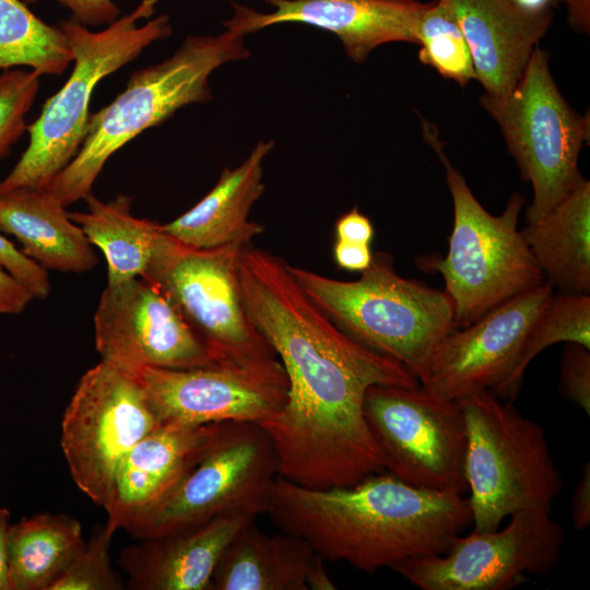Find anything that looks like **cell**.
I'll return each mask as SVG.
<instances>
[{
  "mask_svg": "<svg viewBox=\"0 0 590 590\" xmlns=\"http://www.w3.org/2000/svg\"><path fill=\"white\" fill-rule=\"evenodd\" d=\"M239 284L250 321L287 377L284 406L259 423L273 442L278 475L330 488L382 471V455L364 414L366 392L374 385L415 387L416 376L339 328L279 256L245 246Z\"/></svg>",
  "mask_w": 590,
  "mask_h": 590,
  "instance_id": "cell-1",
  "label": "cell"
},
{
  "mask_svg": "<svg viewBox=\"0 0 590 590\" xmlns=\"http://www.w3.org/2000/svg\"><path fill=\"white\" fill-rule=\"evenodd\" d=\"M323 560L371 573L410 558L441 555L472 522L468 498L370 474L350 486L306 487L276 476L266 511Z\"/></svg>",
  "mask_w": 590,
  "mask_h": 590,
  "instance_id": "cell-2",
  "label": "cell"
},
{
  "mask_svg": "<svg viewBox=\"0 0 590 590\" xmlns=\"http://www.w3.org/2000/svg\"><path fill=\"white\" fill-rule=\"evenodd\" d=\"M244 38L228 30L188 36L164 61L133 72L110 104L90 115L80 150L46 190L64 206L90 196L115 152L181 107L212 98L211 73L224 63L249 58Z\"/></svg>",
  "mask_w": 590,
  "mask_h": 590,
  "instance_id": "cell-3",
  "label": "cell"
},
{
  "mask_svg": "<svg viewBox=\"0 0 590 590\" xmlns=\"http://www.w3.org/2000/svg\"><path fill=\"white\" fill-rule=\"evenodd\" d=\"M158 0H141L130 13L102 31L93 32L74 17L58 26L72 51L73 70L63 86L27 126L28 145L11 172L0 181V193L46 189L72 161L84 140L90 102L95 86L137 59L155 42L173 33L168 14H155Z\"/></svg>",
  "mask_w": 590,
  "mask_h": 590,
  "instance_id": "cell-4",
  "label": "cell"
},
{
  "mask_svg": "<svg viewBox=\"0 0 590 590\" xmlns=\"http://www.w3.org/2000/svg\"><path fill=\"white\" fill-rule=\"evenodd\" d=\"M421 121L424 140L445 167L453 224L447 255L421 257L416 263L442 276L456 326L462 328L545 279L518 229L524 198L514 193L500 215L488 213L451 165L436 126L424 118Z\"/></svg>",
  "mask_w": 590,
  "mask_h": 590,
  "instance_id": "cell-5",
  "label": "cell"
},
{
  "mask_svg": "<svg viewBox=\"0 0 590 590\" xmlns=\"http://www.w3.org/2000/svg\"><path fill=\"white\" fill-rule=\"evenodd\" d=\"M288 270L346 334L398 361L418 380L436 345L457 328L449 296L400 276L388 252L373 253L370 266L356 281L333 280L290 263Z\"/></svg>",
  "mask_w": 590,
  "mask_h": 590,
  "instance_id": "cell-6",
  "label": "cell"
},
{
  "mask_svg": "<svg viewBox=\"0 0 590 590\" xmlns=\"http://www.w3.org/2000/svg\"><path fill=\"white\" fill-rule=\"evenodd\" d=\"M457 402L467 429L464 471L474 530H496L521 509L551 511L563 477L544 429L489 390Z\"/></svg>",
  "mask_w": 590,
  "mask_h": 590,
  "instance_id": "cell-7",
  "label": "cell"
},
{
  "mask_svg": "<svg viewBox=\"0 0 590 590\" xmlns=\"http://www.w3.org/2000/svg\"><path fill=\"white\" fill-rule=\"evenodd\" d=\"M480 104L499 126L522 180L532 186L526 219L538 221L583 179L578 157L589 142V116L566 102L551 73L548 52L539 47L509 93H484Z\"/></svg>",
  "mask_w": 590,
  "mask_h": 590,
  "instance_id": "cell-8",
  "label": "cell"
},
{
  "mask_svg": "<svg viewBox=\"0 0 590 590\" xmlns=\"http://www.w3.org/2000/svg\"><path fill=\"white\" fill-rule=\"evenodd\" d=\"M247 245L199 249L164 232L141 276L174 305L216 363L251 366L276 359L244 307L239 261Z\"/></svg>",
  "mask_w": 590,
  "mask_h": 590,
  "instance_id": "cell-9",
  "label": "cell"
},
{
  "mask_svg": "<svg viewBox=\"0 0 590 590\" xmlns=\"http://www.w3.org/2000/svg\"><path fill=\"white\" fill-rule=\"evenodd\" d=\"M276 476V453L266 430L253 422H222L197 464L126 531L142 540L224 515L257 518Z\"/></svg>",
  "mask_w": 590,
  "mask_h": 590,
  "instance_id": "cell-10",
  "label": "cell"
},
{
  "mask_svg": "<svg viewBox=\"0 0 590 590\" xmlns=\"http://www.w3.org/2000/svg\"><path fill=\"white\" fill-rule=\"evenodd\" d=\"M161 424L133 373L104 361L85 371L64 410L60 436L78 488L105 510L121 461Z\"/></svg>",
  "mask_w": 590,
  "mask_h": 590,
  "instance_id": "cell-11",
  "label": "cell"
},
{
  "mask_svg": "<svg viewBox=\"0 0 590 590\" xmlns=\"http://www.w3.org/2000/svg\"><path fill=\"white\" fill-rule=\"evenodd\" d=\"M364 414L384 470L418 488L460 495L468 491L467 429L457 401L421 385H374L366 392Z\"/></svg>",
  "mask_w": 590,
  "mask_h": 590,
  "instance_id": "cell-12",
  "label": "cell"
},
{
  "mask_svg": "<svg viewBox=\"0 0 590 590\" xmlns=\"http://www.w3.org/2000/svg\"><path fill=\"white\" fill-rule=\"evenodd\" d=\"M551 511L521 509L502 530L458 535L441 555L405 559L391 569L422 590H507L556 566L565 534Z\"/></svg>",
  "mask_w": 590,
  "mask_h": 590,
  "instance_id": "cell-13",
  "label": "cell"
},
{
  "mask_svg": "<svg viewBox=\"0 0 590 590\" xmlns=\"http://www.w3.org/2000/svg\"><path fill=\"white\" fill-rule=\"evenodd\" d=\"M161 423H261L285 404L288 382L279 359L259 365L214 363L190 369L133 373Z\"/></svg>",
  "mask_w": 590,
  "mask_h": 590,
  "instance_id": "cell-14",
  "label": "cell"
},
{
  "mask_svg": "<svg viewBox=\"0 0 590 590\" xmlns=\"http://www.w3.org/2000/svg\"><path fill=\"white\" fill-rule=\"evenodd\" d=\"M94 334L101 361L130 373L216 363L166 296L141 278L106 285L94 316Z\"/></svg>",
  "mask_w": 590,
  "mask_h": 590,
  "instance_id": "cell-15",
  "label": "cell"
},
{
  "mask_svg": "<svg viewBox=\"0 0 590 590\" xmlns=\"http://www.w3.org/2000/svg\"><path fill=\"white\" fill-rule=\"evenodd\" d=\"M553 294L544 281L456 328L434 349L420 385L458 401L483 390L497 393L509 379L538 314Z\"/></svg>",
  "mask_w": 590,
  "mask_h": 590,
  "instance_id": "cell-16",
  "label": "cell"
},
{
  "mask_svg": "<svg viewBox=\"0 0 590 590\" xmlns=\"http://www.w3.org/2000/svg\"><path fill=\"white\" fill-rule=\"evenodd\" d=\"M274 10L259 12L232 2L233 14L223 23L236 34H247L282 23H300L334 34L347 57L364 62L380 45L406 42L417 45L416 27L427 3L415 0H263Z\"/></svg>",
  "mask_w": 590,
  "mask_h": 590,
  "instance_id": "cell-17",
  "label": "cell"
},
{
  "mask_svg": "<svg viewBox=\"0 0 590 590\" xmlns=\"http://www.w3.org/2000/svg\"><path fill=\"white\" fill-rule=\"evenodd\" d=\"M219 425L162 423L142 438L118 468L106 523L126 530L158 504L202 458Z\"/></svg>",
  "mask_w": 590,
  "mask_h": 590,
  "instance_id": "cell-18",
  "label": "cell"
},
{
  "mask_svg": "<svg viewBox=\"0 0 590 590\" xmlns=\"http://www.w3.org/2000/svg\"><path fill=\"white\" fill-rule=\"evenodd\" d=\"M457 20L469 46L476 80L502 96L520 80L547 32L553 9L531 11L509 0H440Z\"/></svg>",
  "mask_w": 590,
  "mask_h": 590,
  "instance_id": "cell-19",
  "label": "cell"
},
{
  "mask_svg": "<svg viewBox=\"0 0 590 590\" xmlns=\"http://www.w3.org/2000/svg\"><path fill=\"white\" fill-rule=\"evenodd\" d=\"M256 517L224 515L123 548L117 559L134 590H211L213 573L235 534Z\"/></svg>",
  "mask_w": 590,
  "mask_h": 590,
  "instance_id": "cell-20",
  "label": "cell"
},
{
  "mask_svg": "<svg viewBox=\"0 0 590 590\" xmlns=\"http://www.w3.org/2000/svg\"><path fill=\"white\" fill-rule=\"evenodd\" d=\"M274 146L260 141L236 168H224L216 185L196 205L163 231L179 243L199 249L250 244L263 225L249 221L253 204L264 191L263 161Z\"/></svg>",
  "mask_w": 590,
  "mask_h": 590,
  "instance_id": "cell-21",
  "label": "cell"
},
{
  "mask_svg": "<svg viewBox=\"0 0 590 590\" xmlns=\"http://www.w3.org/2000/svg\"><path fill=\"white\" fill-rule=\"evenodd\" d=\"M64 208L46 189L0 193V232L13 235L23 252L46 270L91 271L98 258Z\"/></svg>",
  "mask_w": 590,
  "mask_h": 590,
  "instance_id": "cell-22",
  "label": "cell"
},
{
  "mask_svg": "<svg viewBox=\"0 0 590 590\" xmlns=\"http://www.w3.org/2000/svg\"><path fill=\"white\" fill-rule=\"evenodd\" d=\"M315 557L304 539L283 531L266 534L252 521L224 550L211 590H308Z\"/></svg>",
  "mask_w": 590,
  "mask_h": 590,
  "instance_id": "cell-23",
  "label": "cell"
},
{
  "mask_svg": "<svg viewBox=\"0 0 590 590\" xmlns=\"http://www.w3.org/2000/svg\"><path fill=\"white\" fill-rule=\"evenodd\" d=\"M520 233L545 281L563 293L590 292V181L585 178Z\"/></svg>",
  "mask_w": 590,
  "mask_h": 590,
  "instance_id": "cell-24",
  "label": "cell"
},
{
  "mask_svg": "<svg viewBox=\"0 0 590 590\" xmlns=\"http://www.w3.org/2000/svg\"><path fill=\"white\" fill-rule=\"evenodd\" d=\"M84 545L81 523L68 515L40 512L10 523L11 590H49Z\"/></svg>",
  "mask_w": 590,
  "mask_h": 590,
  "instance_id": "cell-25",
  "label": "cell"
},
{
  "mask_svg": "<svg viewBox=\"0 0 590 590\" xmlns=\"http://www.w3.org/2000/svg\"><path fill=\"white\" fill-rule=\"evenodd\" d=\"M84 200L87 211L69 216L104 253L107 284L141 278L164 235L162 224L133 216L127 196L104 202L91 193Z\"/></svg>",
  "mask_w": 590,
  "mask_h": 590,
  "instance_id": "cell-26",
  "label": "cell"
},
{
  "mask_svg": "<svg viewBox=\"0 0 590 590\" xmlns=\"http://www.w3.org/2000/svg\"><path fill=\"white\" fill-rule=\"evenodd\" d=\"M72 62L68 39L21 0H0V70L25 66L39 75L61 74Z\"/></svg>",
  "mask_w": 590,
  "mask_h": 590,
  "instance_id": "cell-27",
  "label": "cell"
},
{
  "mask_svg": "<svg viewBox=\"0 0 590 590\" xmlns=\"http://www.w3.org/2000/svg\"><path fill=\"white\" fill-rule=\"evenodd\" d=\"M577 343L590 349L589 294H552L534 319L524 340L517 365L502 389V400L516 398L530 362L555 343Z\"/></svg>",
  "mask_w": 590,
  "mask_h": 590,
  "instance_id": "cell-28",
  "label": "cell"
},
{
  "mask_svg": "<svg viewBox=\"0 0 590 590\" xmlns=\"http://www.w3.org/2000/svg\"><path fill=\"white\" fill-rule=\"evenodd\" d=\"M418 60L441 76L465 86L476 80L471 52L464 35L448 7L432 0L422 12L416 27Z\"/></svg>",
  "mask_w": 590,
  "mask_h": 590,
  "instance_id": "cell-29",
  "label": "cell"
},
{
  "mask_svg": "<svg viewBox=\"0 0 590 590\" xmlns=\"http://www.w3.org/2000/svg\"><path fill=\"white\" fill-rule=\"evenodd\" d=\"M115 530L107 523L94 532L49 590H122L126 583L114 569L110 545Z\"/></svg>",
  "mask_w": 590,
  "mask_h": 590,
  "instance_id": "cell-30",
  "label": "cell"
},
{
  "mask_svg": "<svg viewBox=\"0 0 590 590\" xmlns=\"http://www.w3.org/2000/svg\"><path fill=\"white\" fill-rule=\"evenodd\" d=\"M40 86L33 70H4L0 74V161L27 130L26 115Z\"/></svg>",
  "mask_w": 590,
  "mask_h": 590,
  "instance_id": "cell-31",
  "label": "cell"
},
{
  "mask_svg": "<svg viewBox=\"0 0 590 590\" xmlns=\"http://www.w3.org/2000/svg\"><path fill=\"white\" fill-rule=\"evenodd\" d=\"M562 394L590 414V349L566 343L559 368Z\"/></svg>",
  "mask_w": 590,
  "mask_h": 590,
  "instance_id": "cell-32",
  "label": "cell"
},
{
  "mask_svg": "<svg viewBox=\"0 0 590 590\" xmlns=\"http://www.w3.org/2000/svg\"><path fill=\"white\" fill-rule=\"evenodd\" d=\"M0 267L21 282L34 296L46 298L51 283L46 269L26 256L0 233Z\"/></svg>",
  "mask_w": 590,
  "mask_h": 590,
  "instance_id": "cell-33",
  "label": "cell"
},
{
  "mask_svg": "<svg viewBox=\"0 0 590 590\" xmlns=\"http://www.w3.org/2000/svg\"><path fill=\"white\" fill-rule=\"evenodd\" d=\"M68 8L73 17L85 25L110 24L120 16V9L114 0H57Z\"/></svg>",
  "mask_w": 590,
  "mask_h": 590,
  "instance_id": "cell-34",
  "label": "cell"
},
{
  "mask_svg": "<svg viewBox=\"0 0 590 590\" xmlns=\"http://www.w3.org/2000/svg\"><path fill=\"white\" fill-rule=\"evenodd\" d=\"M335 239L370 245L375 229L370 220L356 206L340 215L334 225Z\"/></svg>",
  "mask_w": 590,
  "mask_h": 590,
  "instance_id": "cell-35",
  "label": "cell"
},
{
  "mask_svg": "<svg viewBox=\"0 0 590 590\" xmlns=\"http://www.w3.org/2000/svg\"><path fill=\"white\" fill-rule=\"evenodd\" d=\"M31 292L0 267V315H17L32 302Z\"/></svg>",
  "mask_w": 590,
  "mask_h": 590,
  "instance_id": "cell-36",
  "label": "cell"
},
{
  "mask_svg": "<svg viewBox=\"0 0 590 590\" xmlns=\"http://www.w3.org/2000/svg\"><path fill=\"white\" fill-rule=\"evenodd\" d=\"M370 245L335 239L333 259L338 268L350 272H363L373 260Z\"/></svg>",
  "mask_w": 590,
  "mask_h": 590,
  "instance_id": "cell-37",
  "label": "cell"
},
{
  "mask_svg": "<svg viewBox=\"0 0 590 590\" xmlns=\"http://www.w3.org/2000/svg\"><path fill=\"white\" fill-rule=\"evenodd\" d=\"M571 519L577 530H583L590 524V464L582 467L581 479L571 497Z\"/></svg>",
  "mask_w": 590,
  "mask_h": 590,
  "instance_id": "cell-38",
  "label": "cell"
},
{
  "mask_svg": "<svg viewBox=\"0 0 590 590\" xmlns=\"http://www.w3.org/2000/svg\"><path fill=\"white\" fill-rule=\"evenodd\" d=\"M10 517L9 509L0 507V590H11L8 555Z\"/></svg>",
  "mask_w": 590,
  "mask_h": 590,
  "instance_id": "cell-39",
  "label": "cell"
},
{
  "mask_svg": "<svg viewBox=\"0 0 590 590\" xmlns=\"http://www.w3.org/2000/svg\"><path fill=\"white\" fill-rule=\"evenodd\" d=\"M568 12V23L578 33L590 30V0H563Z\"/></svg>",
  "mask_w": 590,
  "mask_h": 590,
  "instance_id": "cell-40",
  "label": "cell"
},
{
  "mask_svg": "<svg viewBox=\"0 0 590 590\" xmlns=\"http://www.w3.org/2000/svg\"><path fill=\"white\" fill-rule=\"evenodd\" d=\"M323 559L316 554L307 576V587L312 590H334L335 585L327 574Z\"/></svg>",
  "mask_w": 590,
  "mask_h": 590,
  "instance_id": "cell-41",
  "label": "cell"
},
{
  "mask_svg": "<svg viewBox=\"0 0 590 590\" xmlns=\"http://www.w3.org/2000/svg\"><path fill=\"white\" fill-rule=\"evenodd\" d=\"M516 5L531 11L553 9L558 0H509Z\"/></svg>",
  "mask_w": 590,
  "mask_h": 590,
  "instance_id": "cell-42",
  "label": "cell"
}]
</instances>
